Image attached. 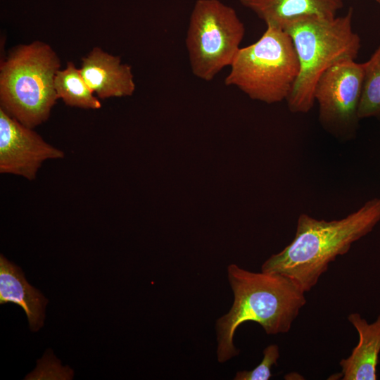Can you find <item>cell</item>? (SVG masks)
Returning <instances> with one entry per match:
<instances>
[{
    "mask_svg": "<svg viewBox=\"0 0 380 380\" xmlns=\"http://www.w3.org/2000/svg\"><path fill=\"white\" fill-rule=\"evenodd\" d=\"M379 221L380 198L376 197L338 220H317L301 213L292 241L272 255L261 271L287 277L306 293L331 262L348 253L352 244L370 233Z\"/></svg>",
    "mask_w": 380,
    "mask_h": 380,
    "instance_id": "cell-1",
    "label": "cell"
},
{
    "mask_svg": "<svg viewBox=\"0 0 380 380\" xmlns=\"http://www.w3.org/2000/svg\"><path fill=\"white\" fill-rule=\"evenodd\" d=\"M227 277L234 302L229 312L216 322L219 362L239 355L233 339L241 324L257 322L267 334L287 333L306 303L302 288L280 274L253 272L232 264L227 267Z\"/></svg>",
    "mask_w": 380,
    "mask_h": 380,
    "instance_id": "cell-2",
    "label": "cell"
},
{
    "mask_svg": "<svg viewBox=\"0 0 380 380\" xmlns=\"http://www.w3.org/2000/svg\"><path fill=\"white\" fill-rule=\"evenodd\" d=\"M353 9L343 16L308 15L288 23L299 63V73L286 101L293 113H306L315 103L314 91L321 75L333 65L357 58L360 37L352 27Z\"/></svg>",
    "mask_w": 380,
    "mask_h": 380,
    "instance_id": "cell-3",
    "label": "cell"
},
{
    "mask_svg": "<svg viewBox=\"0 0 380 380\" xmlns=\"http://www.w3.org/2000/svg\"><path fill=\"white\" fill-rule=\"evenodd\" d=\"M61 60L41 41L13 49L0 65V105L30 128L46 122L58 99L54 87Z\"/></svg>",
    "mask_w": 380,
    "mask_h": 380,
    "instance_id": "cell-4",
    "label": "cell"
},
{
    "mask_svg": "<svg viewBox=\"0 0 380 380\" xmlns=\"http://www.w3.org/2000/svg\"><path fill=\"white\" fill-rule=\"evenodd\" d=\"M258 40L240 48L225 78L227 86L266 103L286 101L299 73V63L289 34L267 25Z\"/></svg>",
    "mask_w": 380,
    "mask_h": 380,
    "instance_id": "cell-5",
    "label": "cell"
},
{
    "mask_svg": "<svg viewBox=\"0 0 380 380\" xmlns=\"http://www.w3.org/2000/svg\"><path fill=\"white\" fill-rule=\"evenodd\" d=\"M245 34L236 11L220 0H197L191 13L186 46L193 74L210 81L230 66Z\"/></svg>",
    "mask_w": 380,
    "mask_h": 380,
    "instance_id": "cell-6",
    "label": "cell"
},
{
    "mask_svg": "<svg viewBox=\"0 0 380 380\" xmlns=\"http://www.w3.org/2000/svg\"><path fill=\"white\" fill-rule=\"evenodd\" d=\"M363 78V63L347 60L328 68L316 84L314 99L318 104L319 122L338 140L346 141L356 137Z\"/></svg>",
    "mask_w": 380,
    "mask_h": 380,
    "instance_id": "cell-7",
    "label": "cell"
},
{
    "mask_svg": "<svg viewBox=\"0 0 380 380\" xmlns=\"http://www.w3.org/2000/svg\"><path fill=\"white\" fill-rule=\"evenodd\" d=\"M64 153L0 108V172L35 179L42 163Z\"/></svg>",
    "mask_w": 380,
    "mask_h": 380,
    "instance_id": "cell-8",
    "label": "cell"
},
{
    "mask_svg": "<svg viewBox=\"0 0 380 380\" xmlns=\"http://www.w3.org/2000/svg\"><path fill=\"white\" fill-rule=\"evenodd\" d=\"M80 70L99 99L129 96L135 91L131 66L100 47L93 48L82 58Z\"/></svg>",
    "mask_w": 380,
    "mask_h": 380,
    "instance_id": "cell-9",
    "label": "cell"
},
{
    "mask_svg": "<svg viewBox=\"0 0 380 380\" xmlns=\"http://www.w3.org/2000/svg\"><path fill=\"white\" fill-rule=\"evenodd\" d=\"M348 321L359 335V342L347 358L342 359L343 380H376L380 353V315L372 324L359 313H351Z\"/></svg>",
    "mask_w": 380,
    "mask_h": 380,
    "instance_id": "cell-10",
    "label": "cell"
},
{
    "mask_svg": "<svg viewBox=\"0 0 380 380\" xmlns=\"http://www.w3.org/2000/svg\"><path fill=\"white\" fill-rule=\"evenodd\" d=\"M240 4L270 25L283 29L288 23L302 17L317 15L336 17L343 0H239Z\"/></svg>",
    "mask_w": 380,
    "mask_h": 380,
    "instance_id": "cell-11",
    "label": "cell"
},
{
    "mask_svg": "<svg viewBox=\"0 0 380 380\" xmlns=\"http://www.w3.org/2000/svg\"><path fill=\"white\" fill-rule=\"evenodd\" d=\"M13 303L25 311L30 328L38 330L44 318L48 300L26 281L21 269L0 256V304Z\"/></svg>",
    "mask_w": 380,
    "mask_h": 380,
    "instance_id": "cell-12",
    "label": "cell"
},
{
    "mask_svg": "<svg viewBox=\"0 0 380 380\" xmlns=\"http://www.w3.org/2000/svg\"><path fill=\"white\" fill-rule=\"evenodd\" d=\"M58 99L67 106L84 109H99L101 103L84 79L80 68L69 61L65 68L58 70L54 80Z\"/></svg>",
    "mask_w": 380,
    "mask_h": 380,
    "instance_id": "cell-13",
    "label": "cell"
},
{
    "mask_svg": "<svg viewBox=\"0 0 380 380\" xmlns=\"http://www.w3.org/2000/svg\"><path fill=\"white\" fill-rule=\"evenodd\" d=\"M363 65L359 117L360 120L370 118L380 120V44Z\"/></svg>",
    "mask_w": 380,
    "mask_h": 380,
    "instance_id": "cell-14",
    "label": "cell"
},
{
    "mask_svg": "<svg viewBox=\"0 0 380 380\" xmlns=\"http://www.w3.org/2000/svg\"><path fill=\"white\" fill-rule=\"evenodd\" d=\"M279 357V348L277 344H271L263 350V358L261 362L250 371H239L234 379L235 380H269L272 374L271 368L277 365Z\"/></svg>",
    "mask_w": 380,
    "mask_h": 380,
    "instance_id": "cell-15",
    "label": "cell"
},
{
    "mask_svg": "<svg viewBox=\"0 0 380 380\" xmlns=\"http://www.w3.org/2000/svg\"><path fill=\"white\" fill-rule=\"evenodd\" d=\"M379 4H380V0H375Z\"/></svg>",
    "mask_w": 380,
    "mask_h": 380,
    "instance_id": "cell-16",
    "label": "cell"
}]
</instances>
